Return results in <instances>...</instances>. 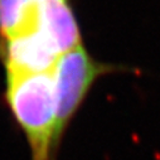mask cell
<instances>
[{"instance_id":"7a4b0ae2","label":"cell","mask_w":160,"mask_h":160,"mask_svg":"<svg viewBox=\"0 0 160 160\" xmlns=\"http://www.w3.org/2000/svg\"><path fill=\"white\" fill-rule=\"evenodd\" d=\"M138 69L96 61L83 46L62 54L53 68L56 98V149L79 106L97 79L112 72Z\"/></svg>"},{"instance_id":"5b68a950","label":"cell","mask_w":160,"mask_h":160,"mask_svg":"<svg viewBox=\"0 0 160 160\" xmlns=\"http://www.w3.org/2000/svg\"><path fill=\"white\" fill-rule=\"evenodd\" d=\"M38 29L37 0H0V41Z\"/></svg>"},{"instance_id":"3957f363","label":"cell","mask_w":160,"mask_h":160,"mask_svg":"<svg viewBox=\"0 0 160 160\" xmlns=\"http://www.w3.org/2000/svg\"><path fill=\"white\" fill-rule=\"evenodd\" d=\"M0 57L7 76H27L52 72L61 56L44 34L35 29L0 41Z\"/></svg>"},{"instance_id":"277c9868","label":"cell","mask_w":160,"mask_h":160,"mask_svg":"<svg viewBox=\"0 0 160 160\" xmlns=\"http://www.w3.org/2000/svg\"><path fill=\"white\" fill-rule=\"evenodd\" d=\"M38 29L59 56L82 46V37L68 0H37Z\"/></svg>"},{"instance_id":"6da1fadb","label":"cell","mask_w":160,"mask_h":160,"mask_svg":"<svg viewBox=\"0 0 160 160\" xmlns=\"http://www.w3.org/2000/svg\"><path fill=\"white\" fill-rule=\"evenodd\" d=\"M7 100L27 136L32 160H54L57 149L53 71L7 76Z\"/></svg>"}]
</instances>
